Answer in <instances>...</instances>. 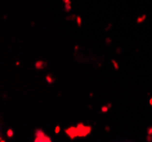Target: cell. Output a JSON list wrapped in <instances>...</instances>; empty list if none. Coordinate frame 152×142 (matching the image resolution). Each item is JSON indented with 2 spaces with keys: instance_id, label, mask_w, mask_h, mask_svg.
I'll return each mask as SVG.
<instances>
[{
  "instance_id": "1",
  "label": "cell",
  "mask_w": 152,
  "mask_h": 142,
  "mask_svg": "<svg viewBox=\"0 0 152 142\" xmlns=\"http://www.w3.org/2000/svg\"><path fill=\"white\" fill-rule=\"evenodd\" d=\"M92 131V126L91 125H85L83 123H78L75 126L67 127L64 130L65 134L71 139V140H75L76 138H86L87 135Z\"/></svg>"
},
{
  "instance_id": "2",
  "label": "cell",
  "mask_w": 152,
  "mask_h": 142,
  "mask_svg": "<svg viewBox=\"0 0 152 142\" xmlns=\"http://www.w3.org/2000/svg\"><path fill=\"white\" fill-rule=\"evenodd\" d=\"M34 142H52V139L43 130L35 128L34 130Z\"/></svg>"
},
{
  "instance_id": "3",
  "label": "cell",
  "mask_w": 152,
  "mask_h": 142,
  "mask_svg": "<svg viewBox=\"0 0 152 142\" xmlns=\"http://www.w3.org/2000/svg\"><path fill=\"white\" fill-rule=\"evenodd\" d=\"M48 66V63L47 61H44V60H36L35 63H34V68L35 69H37V71H41V69H43V68H45Z\"/></svg>"
},
{
  "instance_id": "4",
  "label": "cell",
  "mask_w": 152,
  "mask_h": 142,
  "mask_svg": "<svg viewBox=\"0 0 152 142\" xmlns=\"http://www.w3.org/2000/svg\"><path fill=\"white\" fill-rule=\"evenodd\" d=\"M55 81H56V79H55L51 74H47V75H45V82L48 83V84H53Z\"/></svg>"
},
{
  "instance_id": "5",
  "label": "cell",
  "mask_w": 152,
  "mask_h": 142,
  "mask_svg": "<svg viewBox=\"0 0 152 142\" xmlns=\"http://www.w3.org/2000/svg\"><path fill=\"white\" fill-rule=\"evenodd\" d=\"M145 19H146V14H143V15L138 16V17L136 18V23H137V24H142Z\"/></svg>"
},
{
  "instance_id": "6",
  "label": "cell",
  "mask_w": 152,
  "mask_h": 142,
  "mask_svg": "<svg viewBox=\"0 0 152 142\" xmlns=\"http://www.w3.org/2000/svg\"><path fill=\"white\" fill-rule=\"evenodd\" d=\"M64 9L66 13H71L72 10V4H64Z\"/></svg>"
},
{
  "instance_id": "7",
  "label": "cell",
  "mask_w": 152,
  "mask_h": 142,
  "mask_svg": "<svg viewBox=\"0 0 152 142\" xmlns=\"http://www.w3.org/2000/svg\"><path fill=\"white\" fill-rule=\"evenodd\" d=\"M6 135H7V138H13L14 136V131H13V128H8L7 131H6Z\"/></svg>"
},
{
  "instance_id": "8",
  "label": "cell",
  "mask_w": 152,
  "mask_h": 142,
  "mask_svg": "<svg viewBox=\"0 0 152 142\" xmlns=\"http://www.w3.org/2000/svg\"><path fill=\"white\" fill-rule=\"evenodd\" d=\"M111 64H112V66H114V68H115L116 71H118L119 69V64H118V61L116 59H111Z\"/></svg>"
},
{
  "instance_id": "9",
  "label": "cell",
  "mask_w": 152,
  "mask_h": 142,
  "mask_svg": "<svg viewBox=\"0 0 152 142\" xmlns=\"http://www.w3.org/2000/svg\"><path fill=\"white\" fill-rule=\"evenodd\" d=\"M109 106L108 105H104V106H102V107H101V112H102V114H106V112H108V110H109Z\"/></svg>"
},
{
  "instance_id": "10",
  "label": "cell",
  "mask_w": 152,
  "mask_h": 142,
  "mask_svg": "<svg viewBox=\"0 0 152 142\" xmlns=\"http://www.w3.org/2000/svg\"><path fill=\"white\" fill-rule=\"evenodd\" d=\"M75 21H76V25H77V27H82V17L81 16H77Z\"/></svg>"
},
{
  "instance_id": "11",
  "label": "cell",
  "mask_w": 152,
  "mask_h": 142,
  "mask_svg": "<svg viewBox=\"0 0 152 142\" xmlns=\"http://www.w3.org/2000/svg\"><path fill=\"white\" fill-rule=\"evenodd\" d=\"M76 17H77V15H75V14H73V15H68L66 17V21H74V19H76Z\"/></svg>"
},
{
  "instance_id": "12",
  "label": "cell",
  "mask_w": 152,
  "mask_h": 142,
  "mask_svg": "<svg viewBox=\"0 0 152 142\" xmlns=\"http://www.w3.org/2000/svg\"><path fill=\"white\" fill-rule=\"evenodd\" d=\"M60 131H61V127H60L59 125H57V126L55 127V133H56V134H59Z\"/></svg>"
},
{
  "instance_id": "13",
  "label": "cell",
  "mask_w": 152,
  "mask_h": 142,
  "mask_svg": "<svg viewBox=\"0 0 152 142\" xmlns=\"http://www.w3.org/2000/svg\"><path fill=\"white\" fill-rule=\"evenodd\" d=\"M146 134L152 135V126H149L148 128H146Z\"/></svg>"
},
{
  "instance_id": "14",
  "label": "cell",
  "mask_w": 152,
  "mask_h": 142,
  "mask_svg": "<svg viewBox=\"0 0 152 142\" xmlns=\"http://www.w3.org/2000/svg\"><path fill=\"white\" fill-rule=\"evenodd\" d=\"M111 26H112V24H111V23H109V24H108L107 26L104 27V31H106V32H107V31H109L110 29H111Z\"/></svg>"
},
{
  "instance_id": "15",
  "label": "cell",
  "mask_w": 152,
  "mask_h": 142,
  "mask_svg": "<svg viewBox=\"0 0 152 142\" xmlns=\"http://www.w3.org/2000/svg\"><path fill=\"white\" fill-rule=\"evenodd\" d=\"M146 141H148V142H152V135H150V134L146 135Z\"/></svg>"
},
{
  "instance_id": "16",
  "label": "cell",
  "mask_w": 152,
  "mask_h": 142,
  "mask_svg": "<svg viewBox=\"0 0 152 142\" xmlns=\"http://www.w3.org/2000/svg\"><path fill=\"white\" fill-rule=\"evenodd\" d=\"M111 43V39L110 37H106V45H110Z\"/></svg>"
},
{
  "instance_id": "17",
  "label": "cell",
  "mask_w": 152,
  "mask_h": 142,
  "mask_svg": "<svg viewBox=\"0 0 152 142\" xmlns=\"http://www.w3.org/2000/svg\"><path fill=\"white\" fill-rule=\"evenodd\" d=\"M78 49H80V45H75V47H74L75 52H77V51H78Z\"/></svg>"
},
{
  "instance_id": "18",
  "label": "cell",
  "mask_w": 152,
  "mask_h": 142,
  "mask_svg": "<svg viewBox=\"0 0 152 142\" xmlns=\"http://www.w3.org/2000/svg\"><path fill=\"white\" fill-rule=\"evenodd\" d=\"M63 4H72V0H63Z\"/></svg>"
},
{
  "instance_id": "19",
  "label": "cell",
  "mask_w": 152,
  "mask_h": 142,
  "mask_svg": "<svg viewBox=\"0 0 152 142\" xmlns=\"http://www.w3.org/2000/svg\"><path fill=\"white\" fill-rule=\"evenodd\" d=\"M116 52H117V53H118V55H119V53L122 52V48H119V47H118V48L116 49Z\"/></svg>"
},
{
  "instance_id": "20",
  "label": "cell",
  "mask_w": 152,
  "mask_h": 142,
  "mask_svg": "<svg viewBox=\"0 0 152 142\" xmlns=\"http://www.w3.org/2000/svg\"><path fill=\"white\" fill-rule=\"evenodd\" d=\"M104 131L109 132V131H110V126H104Z\"/></svg>"
},
{
  "instance_id": "21",
  "label": "cell",
  "mask_w": 152,
  "mask_h": 142,
  "mask_svg": "<svg viewBox=\"0 0 152 142\" xmlns=\"http://www.w3.org/2000/svg\"><path fill=\"white\" fill-rule=\"evenodd\" d=\"M149 104H150V106L152 107V98H150V100H149Z\"/></svg>"
},
{
  "instance_id": "22",
  "label": "cell",
  "mask_w": 152,
  "mask_h": 142,
  "mask_svg": "<svg viewBox=\"0 0 152 142\" xmlns=\"http://www.w3.org/2000/svg\"><path fill=\"white\" fill-rule=\"evenodd\" d=\"M5 141H6V140H4V138L1 136V138H0V142H5Z\"/></svg>"
},
{
  "instance_id": "23",
  "label": "cell",
  "mask_w": 152,
  "mask_h": 142,
  "mask_svg": "<svg viewBox=\"0 0 152 142\" xmlns=\"http://www.w3.org/2000/svg\"><path fill=\"white\" fill-rule=\"evenodd\" d=\"M15 65H16V66H19V65H21V63H19V61H16Z\"/></svg>"
},
{
  "instance_id": "24",
  "label": "cell",
  "mask_w": 152,
  "mask_h": 142,
  "mask_svg": "<svg viewBox=\"0 0 152 142\" xmlns=\"http://www.w3.org/2000/svg\"><path fill=\"white\" fill-rule=\"evenodd\" d=\"M34 25H35V23H34V21H33V22H31V26H34Z\"/></svg>"
}]
</instances>
